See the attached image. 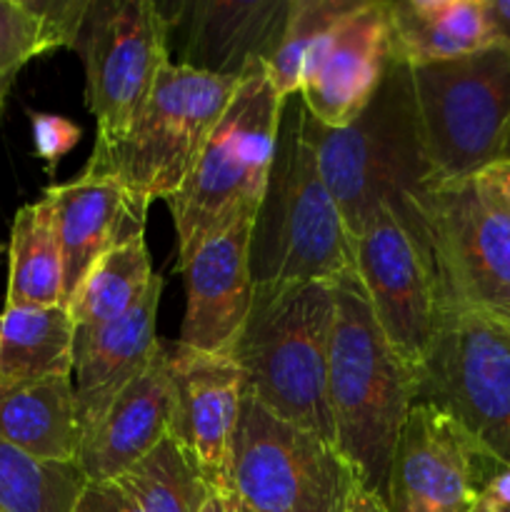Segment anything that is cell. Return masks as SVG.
Wrapping results in <instances>:
<instances>
[{
	"instance_id": "cell-38",
	"label": "cell",
	"mask_w": 510,
	"mask_h": 512,
	"mask_svg": "<svg viewBox=\"0 0 510 512\" xmlns=\"http://www.w3.org/2000/svg\"><path fill=\"white\" fill-rule=\"evenodd\" d=\"M473 512H510V505H493V503H483V500H478V505H475Z\"/></svg>"
},
{
	"instance_id": "cell-20",
	"label": "cell",
	"mask_w": 510,
	"mask_h": 512,
	"mask_svg": "<svg viewBox=\"0 0 510 512\" xmlns=\"http://www.w3.org/2000/svg\"><path fill=\"white\" fill-rule=\"evenodd\" d=\"M55 210L65 270V303L90 265L113 245L145 233L150 205L130 195L108 175L80 173L68 183L45 190Z\"/></svg>"
},
{
	"instance_id": "cell-17",
	"label": "cell",
	"mask_w": 510,
	"mask_h": 512,
	"mask_svg": "<svg viewBox=\"0 0 510 512\" xmlns=\"http://www.w3.org/2000/svg\"><path fill=\"white\" fill-rule=\"evenodd\" d=\"M173 368L160 345L148 368L118 393L80 440L78 465L88 483H113L148 458L170 433Z\"/></svg>"
},
{
	"instance_id": "cell-3",
	"label": "cell",
	"mask_w": 510,
	"mask_h": 512,
	"mask_svg": "<svg viewBox=\"0 0 510 512\" xmlns=\"http://www.w3.org/2000/svg\"><path fill=\"white\" fill-rule=\"evenodd\" d=\"M255 285L338 283L355 270L353 238L325 188L298 95L285 100L268 190L250 233Z\"/></svg>"
},
{
	"instance_id": "cell-40",
	"label": "cell",
	"mask_w": 510,
	"mask_h": 512,
	"mask_svg": "<svg viewBox=\"0 0 510 512\" xmlns=\"http://www.w3.org/2000/svg\"><path fill=\"white\" fill-rule=\"evenodd\" d=\"M0 512H3V510H0Z\"/></svg>"
},
{
	"instance_id": "cell-13",
	"label": "cell",
	"mask_w": 510,
	"mask_h": 512,
	"mask_svg": "<svg viewBox=\"0 0 510 512\" xmlns=\"http://www.w3.org/2000/svg\"><path fill=\"white\" fill-rule=\"evenodd\" d=\"M500 465L433 403L410 408L390 463V512H473Z\"/></svg>"
},
{
	"instance_id": "cell-16",
	"label": "cell",
	"mask_w": 510,
	"mask_h": 512,
	"mask_svg": "<svg viewBox=\"0 0 510 512\" xmlns=\"http://www.w3.org/2000/svg\"><path fill=\"white\" fill-rule=\"evenodd\" d=\"M253 223H238L200 245L183 265L185 318L178 348L203 355H230L255 300L250 270Z\"/></svg>"
},
{
	"instance_id": "cell-18",
	"label": "cell",
	"mask_w": 510,
	"mask_h": 512,
	"mask_svg": "<svg viewBox=\"0 0 510 512\" xmlns=\"http://www.w3.org/2000/svg\"><path fill=\"white\" fill-rule=\"evenodd\" d=\"M163 280H155L130 313L100 325L75 328L73 388L80 435L100 418L105 408L128 388L158 353L155 335ZM83 440V438H80Z\"/></svg>"
},
{
	"instance_id": "cell-14",
	"label": "cell",
	"mask_w": 510,
	"mask_h": 512,
	"mask_svg": "<svg viewBox=\"0 0 510 512\" xmlns=\"http://www.w3.org/2000/svg\"><path fill=\"white\" fill-rule=\"evenodd\" d=\"M393 60L385 0H360L308 58L298 98L325 128H345L370 105Z\"/></svg>"
},
{
	"instance_id": "cell-12",
	"label": "cell",
	"mask_w": 510,
	"mask_h": 512,
	"mask_svg": "<svg viewBox=\"0 0 510 512\" xmlns=\"http://www.w3.org/2000/svg\"><path fill=\"white\" fill-rule=\"evenodd\" d=\"M353 255L355 275L385 340L418 378L440 323L428 255L388 205L365 218L353 238Z\"/></svg>"
},
{
	"instance_id": "cell-39",
	"label": "cell",
	"mask_w": 510,
	"mask_h": 512,
	"mask_svg": "<svg viewBox=\"0 0 510 512\" xmlns=\"http://www.w3.org/2000/svg\"><path fill=\"white\" fill-rule=\"evenodd\" d=\"M500 160H503V163H510V125H508V133H505V140H503V150H500Z\"/></svg>"
},
{
	"instance_id": "cell-30",
	"label": "cell",
	"mask_w": 510,
	"mask_h": 512,
	"mask_svg": "<svg viewBox=\"0 0 510 512\" xmlns=\"http://www.w3.org/2000/svg\"><path fill=\"white\" fill-rule=\"evenodd\" d=\"M30 125H33L35 153H38L40 160L48 163L50 170H53L55 165L60 163V158L68 155L80 140L78 125H75L73 120L63 118V115L33 113Z\"/></svg>"
},
{
	"instance_id": "cell-4",
	"label": "cell",
	"mask_w": 510,
	"mask_h": 512,
	"mask_svg": "<svg viewBox=\"0 0 510 512\" xmlns=\"http://www.w3.org/2000/svg\"><path fill=\"white\" fill-rule=\"evenodd\" d=\"M333 318V283L255 285L253 310L230 353L243 373L245 393L328 443H333L328 408Z\"/></svg>"
},
{
	"instance_id": "cell-5",
	"label": "cell",
	"mask_w": 510,
	"mask_h": 512,
	"mask_svg": "<svg viewBox=\"0 0 510 512\" xmlns=\"http://www.w3.org/2000/svg\"><path fill=\"white\" fill-rule=\"evenodd\" d=\"M283 108L265 60L250 65L183 188L165 200L178 233V265L215 235L253 223L268 190Z\"/></svg>"
},
{
	"instance_id": "cell-28",
	"label": "cell",
	"mask_w": 510,
	"mask_h": 512,
	"mask_svg": "<svg viewBox=\"0 0 510 512\" xmlns=\"http://www.w3.org/2000/svg\"><path fill=\"white\" fill-rule=\"evenodd\" d=\"M360 5V0H290L283 38L265 63L275 93L293 98L300 90L303 70L320 40Z\"/></svg>"
},
{
	"instance_id": "cell-8",
	"label": "cell",
	"mask_w": 510,
	"mask_h": 512,
	"mask_svg": "<svg viewBox=\"0 0 510 512\" xmlns=\"http://www.w3.org/2000/svg\"><path fill=\"white\" fill-rule=\"evenodd\" d=\"M225 488L258 512H348L360 480L333 443L245 393Z\"/></svg>"
},
{
	"instance_id": "cell-21",
	"label": "cell",
	"mask_w": 510,
	"mask_h": 512,
	"mask_svg": "<svg viewBox=\"0 0 510 512\" xmlns=\"http://www.w3.org/2000/svg\"><path fill=\"white\" fill-rule=\"evenodd\" d=\"M73 378L0 383V440L48 463H78Z\"/></svg>"
},
{
	"instance_id": "cell-27",
	"label": "cell",
	"mask_w": 510,
	"mask_h": 512,
	"mask_svg": "<svg viewBox=\"0 0 510 512\" xmlns=\"http://www.w3.org/2000/svg\"><path fill=\"white\" fill-rule=\"evenodd\" d=\"M85 480L78 463H48L0 440V510L75 512Z\"/></svg>"
},
{
	"instance_id": "cell-7",
	"label": "cell",
	"mask_w": 510,
	"mask_h": 512,
	"mask_svg": "<svg viewBox=\"0 0 510 512\" xmlns=\"http://www.w3.org/2000/svg\"><path fill=\"white\" fill-rule=\"evenodd\" d=\"M408 65V63H405ZM420 138L435 183L473 180L498 163L510 125V50L408 65Z\"/></svg>"
},
{
	"instance_id": "cell-25",
	"label": "cell",
	"mask_w": 510,
	"mask_h": 512,
	"mask_svg": "<svg viewBox=\"0 0 510 512\" xmlns=\"http://www.w3.org/2000/svg\"><path fill=\"white\" fill-rule=\"evenodd\" d=\"M90 0H0V105L38 55L75 48Z\"/></svg>"
},
{
	"instance_id": "cell-6",
	"label": "cell",
	"mask_w": 510,
	"mask_h": 512,
	"mask_svg": "<svg viewBox=\"0 0 510 512\" xmlns=\"http://www.w3.org/2000/svg\"><path fill=\"white\" fill-rule=\"evenodd\" d=\"M238 83L233 75L205 73L170 60L128 133L110 148H93L83 173L115 178L145 205L173 198Z\"/></svg>"
},
{
	"instance_id": "cell-23",
	"label": "cell",
	"mask_w": 510,
	"mask_h": 512,
	"mask_svg": "<svg viewBox=\"0 0 510 512\" xmlns=\"http://www.w3.org/2000/svg\"><path fill=\"white\" fill-rule=\"evenodd\" d=\"M65 305V270L55 210L48 195L15 213L8 248L5 308Z\"/></svg>"
},
{
	"instance_id": "cell-9",
	"label": "cell",
	"mask_w": 510,
	"mask_h": 512,
	"mask_svg": "<svg viewBox=\"0 0 510 512\" xmlns=\"http://www.w3.org/2000/svg\"><path fill=\"white\" fill-rule=\"evenodd\" d=\"M420 248L440 310H473L510 328V223L473 180L430 185L420 200Z\"/></svg>"
},
{
	"instance_id": "cell-1",
	"label": "cell",
	"mask_w": 510,
	"mask_h": 512,
	"mask_svg": "<svg viewBox=\"0 0 510 512\" xmlns=\"http://www.w3.org/2000/svg\"><path fill=\"white\" fill-rule=\"evenodd\" d=\"M308 133L325 188L350 238L388 205L420 245V200L435 185L420 138L408 65L395 55L368 108L345 128H325L308 113Z\"/></svg>"
},
{
	"instance_id": "cell-32",
	"label": "cell",
	"mask_w": 510,
	"mask_h": 512,
	"mask_svg": "<svg viewBox=\"0 0 510 512\" xmlns=\"http://www.w3.org/2000/svg\"><path fill=\"white\" fill-rule=\"evenodd\" d=\"M473 183L480 198L510 223V163L498 160V163L488 165L483 173L475 175Z\"/></svg>"
},
{
	"instance_id": "cell-35",
	"label": "cell",
	"mask_w": 510,
	"mask_h": 512,
	"mask_svg": "<svg viewBox=\"0 0 510 512\" xmlns=\"http://www.w3.org/2000/svg\"><path fill=\"white\" fill-rule=\"evenodd\" d=\"M348 512H390V510L380 495L370 493V490H365L363 485H360V488L355 490L353 500H350Z\"/></svg>"
},
{
	"instance_id": "cell-36",
	"label": "cell",
	"mask_w": 510,
	"mask_h": 512,
	"mask_svg": "<svg viewBox=\"0 0 510 512\" xmlns=\"http://www.w3.org/2000/svg\"><path fill=\"white\" fill-rule=\"evenodd\" d=\"M200 512H228V498H225V488L220 485H208Z\"/></svg>"
},
{
	"instance_id": "cell-26",
	"label": "cell",
	"mask_w": 510,
	"mask_h": 512,
	"mask_svg": "<svg viewBox=\"0 0 510 512\" xmlns=\"http://www.w3.org/2000/svg\"><path fill=\"white\" fill-rule=\"evenodd\" d=\"M155 280L158 275L153 273L145 233L133 235L90 265L65 308L75 328L110 323L130 313L148 295Z\"/></svg>"
},
{
	"instance_id": "cell-31",
	"label": "cell",
	"mask_w": 510,
	"mask_h": 512,
	"mask_svg": "<svg viewBox=\"0 0 510 512\" xmlns=\"http://www.w3.org/2000/svg\"><path fill=\"white\" fill-rule=\"evenodd\" d=\"M75 512H145L138 500L118 483H88Z\"/></svg>"
},
{
	"instance_id": "cell-2",
	"label": "cell",
	"mask_w": 510,
	"mask_h": 512,
	"mask_svg": "<svg viewBox=\"0 0 510 512\" xmlns=\"http://www.w3.org/2000/svg\"><path fill=\"white\" fill-rule=\"evenodd\" d=\"M415 398L418 378L385 340L353 270L335 283L328 408L335 448L360 485L383 500L395 445Z\"/></svg>"
},
{
	"instance_id": "cell-34",
	"label": "cell",
	"mask_w": 510,
	"mask_h": 512,
	"mask_svg": "<svg viewBox=\"0 0 510 512\" xmlns=\"http://www.w3.org/2000/svg\"><path fill=\"white\" fill-rule=\"evenodd\" d=\"M483 503L493 505H510V468H500L498 473L490 478L488 488L483 493Z\"/></svg>"
},
{
	"instance_id": "cell-15",
	"label": "cell",
	"mask_w": 510,
	"mask_h": 512,
	"mask_svg": "<svg viewBox=\"0 0 510 512\" xmlns=\"http://www.w3.org/2000/svg\"><path fill=\"white\" fill-rule=\"evenodd\" d=\"M170 438L208 485L228 483L245 380L230 355H203L175 345Z\"/></svg>"
},
{
	"instance_id": "cell-10",
	"label": "cell",
	"mask_w": 510,
	"mask_h": 512,
	"mask_svg": "<svg viewBox=\"0 0 510 512\" xmlns=\"http://www.w3.org/2000/svg\"><path fill=\"white\" fill-rule=\"evenodd\" d=\"M418 400L443 408L500 468H510V328L473 310H440Z\"/></svg>"
},
{
	"instance_id": "cell-29",
	"label": "cell",
	"mask_w": 510,
	"mask_h": 512,
	"mask_svg": "<svg viewBox=\"0 0 510 512\" xmlns=\"http://www.w3.org/2000/svg\"><path fill=\"white\" fill-rule=\"evenodd\" d=\"M118 483L145 512H200L208 493V483L180 453L170 435Z\"/></svg>"
},
{
	"instance_id": "cell-37",
	"label": "cell",
	"mask_w": 510,
	"mask_h": 512,
	"mask_svg": "<svg viewBox=\"0 0 510 512\" xmlns=\"http://www.w3.org/2000/svg\"><path fill=\"white\" fill-rule=\"evenodd\" d=\"M225 498H228V512H258L255 508H250V505H245L230 488H225Z\"/></svg>"
},
{
	"instance_id": "cell-19",
	"label": "cell",
	"mask_w": 510,
	"mask_h": 512,
	"mask_svg": "<svg viewBox=\"0 0 510 512\" xmlns=\"http://www.w3.org/2000/svg\"><path fill=\"white\" fill-rule=\"evenodd\" d=\"M288 8L290 0H208L178 5L175 15L160 10L170 28H185L180 63L240 78L253 63L273 58L283 38Z\"/></svg>"
},
{
	"instance_id": "cell-22",
	"label": "cell",
	"mask_w": 510,
	"mask_h": 512,
	"mask_svg": "<svg viewBox=\"0 0 510 512\" xmlns=\"http://www.w3.org/2000/svg\"><path fill=\"white\" fill-rule=\"evenodd\" d=\"M393 50L403 63L428 65L493 45L483 0H393Z\"/></svg>"
},
{
	"instance_id": "cell-11",
	"label": "cell",
	"mask_w": 510,
	"mask_h": 512,
	"mask_svg": "<svg viewBox=\"0 0 510 512\" xmlns=\"http://www.w3.org/2000/svg\"><path fill=\"white\" fill-rule=\"evenodd\" d=\"M170 25L153 0H90L75 50L85 63V100L98 123L93 148L118 143L170 63Z\"/></svg>"
},
{
	"instance_id": "cell-24",
	"label": "cell",
	"mask_w": 510,
	"mask_h": 512,
	"mask_svg": "<svg viewBox=\"0 0 510 512\" xmlns=\"http://www.w3.org/2000/svg\"><path fill=\"white\" fill-rule=\"evenodd\" d=\"M75 323L65 305L0 313V383L73 378Z\"/></svg>"
},
{
	"instance_id": "cell-33",
	"label": "cell",
	"mask_w": 510,
	"mask_h": 512,
	"mask_svg": "<svg viewBox=\"0 0 510 512\" xmlns=\"http://www.w3.org/2000/svg\"><path fill=\"white\" fill-rule=\"evenodd\" d=\"M493 45L510 50V0H483Z\"/></svg>"
}]
</instances>
